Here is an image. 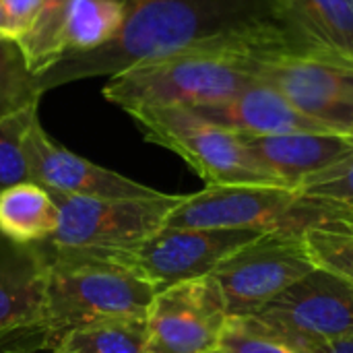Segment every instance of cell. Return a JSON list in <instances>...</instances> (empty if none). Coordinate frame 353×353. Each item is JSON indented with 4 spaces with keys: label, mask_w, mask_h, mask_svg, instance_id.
Segmentation results:
<instances>
[{
    "label": "cell",
    "mask_w": 353,
    "mask_h": 353,
    "mask_svg": "<svg viewBox=\"0 0 353 353\" xmlns=\"http://www.w3.org/2000/svg\"><path fill=\"white\" fill-rule=\"evenodd\" d=\"M4 17V39L19 41L39 14L41 0H0Z\"/></svg>",
    "instance_id": "484cf974"
},
{
    "label": "cell",
    "mask_w": 353,
    "mask_h": 353,
    "mask_svg": "<svg viewBox=\"0 0 353 353\" xmlns=\"http://www.w3.org/2000/svg\"><path fill=\"white\" fill-rule=\"evenodd\" d=\"M37 103H29L0 116V192L17 184L31 182L25 137L37 120Z\"/></svg>",
    "instance_id": "44dd1931"
},
{
    "label": "cell",
    "mask_w": 353,
    "mask_h": 353,
    "mask_svg": "<svg viewBox=\"0 0 353 353\" xmlns=\"http://www.w3.org/2000/svg\"><path fill=\"white\" fill-rule=\"evenodd\" d=\"M199 116L236 130L240 134H283V132H337L300 110H296L277 89L254 83L234 97L192 110Z\"/></svg>",
    "instance_id": "9a60e30c"
},
{
    "label": "cell",
    "mask_w": 353,
    "mask_h": 353,
    "mask_svg": "<svg viewBox=\"0 0 353 353\" xmlns=\"http://www.w3.org/2000/svg\"><path fill=\"white\" fill-rule=\"evenodd\" d=\"M147 321L101 323L66 333L48 353H143Z\"/></svg>",
    "instance_id": "ffe728a7"
},
{
    "label": "cell",
    "mask_w": 353,
    "mask_h": 353,
    "mask_svg": "<svg viewBox=\"0 0 353 353\" xmlns=\"http://www.w3.org/2000/svg\"><path fill=\"white\" fill-rule=\"evenodd\" d=\"M312 261L319 269L353 283V228L312 230L304 234Z\"/></svg>",
    "instance_id": "7402d4cb"
},
{
    "label": "cell",
    "mask_w": 353,
    "mask_h": 353,
    "mask_svg": "<svg viewBox=\"0 0 353 353\" xmlns=\"http://www.w3.org/2000/svg\"><path fill=\"white\" fill-rule=\"evenodd\" d=\"M240 137L252 155L292 188H298L306 178L353 155V137L345 132H283Z\"/></svg>",
    "instance_id": "4fadbf2b"
},
{
    "label": "cell",
    "mask_w": 353,
    "mask_h": 353,
    "mask_svg": "<svg viewBox=\"0 0 353 353\" xmlns=\"http://www.w3.org/2000/svg\"><path fill=\"white\" fill-rule=\"evenodd\" d=\"M254 319L277 333L319 341L353 339V283L314 269L259 310Z\"/></svg>",
    "instance_id": "8fae6325"
},
{
    "label": "cell",
    "mask_w": 353,
    "mask_h": 353,
    "mask_svg": "<svg viewBox=\"0 0 353 353\" xmlns=\"http://www.w3.org/2000/svg\"><path fill=\"white\" fill-rule=\"evenodd\" d=\"M60 213L52 194L35 182L0 192V234L14 244H39L54 238Z\"/></svg>",
    "instance_id": "e0dca14e"
},
{
    "label": "cell",
    "mask_w": 353,
    "mask_h": 353,
    "mask_svg": "<svg viewBox=\"0 0 353 353\" xmlns=\"http://www.w3.org/2000/svg\"><path fill=\"white\" fill-rule=\"evenodd\" d=\"M126 19L122 0H74L66 19V54H85L110 43Z\"/></svg>",
    "instance_id": "ac0fdd59"
},
{
    "label": "cell",
    "mask_w": 353,
    "mask_h": 353,
    "mask_svg": "<svg viewBox=\"0 0 353 353\" xmlns=\"http://www.w3.org/2000/svg\"><path fill=\"white\" fill-rule=\"evenodd\" d=\"M277 14L306 52L353 62V0H277Z\"/></svg>",
    "instance_id": "2e32d148"
},
{
    "label": "cell",
    "mask_w": 353,
    "mask_h": 353,
    "mask_svg": "<svg viewBox=\"0 0 353 353\" xmlns=\"http://www.w3.org/2000/svg\"><path fill=\"white\" fill-rule=\"evenodd\" d=\"M39 93L33 83V74L23 60L0 64V116L21 110L39 101Z\"/></svg>",
    "instance_id": "cb8c5ba5"
},
{
    "label": "cell",
    "mask_w": 353,
    "mask_h": 353,
    "mask_svg": "<svg viewBox=\"0 0 353 353\" xmlns=\"http://www.w3.org/2000/svg\"><path fill=\"white\" fill-rule=\"evenodd\" d=\"M259 236L252 230H182L163 225L139 248L130 269L161 292L211 275L219 263Z\"/></svg>",
    "instance_id": "30bf717a"
},
{
    "label": "cell",
    "mask_w": 353,
    "mask_h": 353,
    "mask_svg": "<svg viewBox=\"0 0 353 353\" xmlns=\"http://www.w3.org/2000/svg\"><path fill=\"white\" fill-rule=\"evenodd\" d=\"M74 0H41L31 29L17 41L27 70L37 77L66 54L64 29Z\"/></svg>",
    "instance_id": "d6986e66"
},
{
    "label": "cell",
    "mask_w": 353,
    "mask_h": 353,
    "mask_svg": "<svg viewBox=\"0 0 353 353\" xmlns=\"http://www.w3.org/2000/svg\"><path fill=\"white\" fill-rule=\"evenodd\" d=\"M217 350L221 353H296L254 316H228Z\"/></svg>",
    "instance_id": "603a6c76"
},
{
    "label": "cell",
    "mask_w": 353,
    "mask_h": 353,
    "mask_svg": "<svg viewBox=\"0 0 353 353\" xmlns=\"http://www.w3.org/2000/svg\"><path fill=\"white\" fill-rule=\"evenodd\" d=\"M261 323V321H259ZM265 327V325H263ZM273 337H277L281 343H285L290 350L296 353H353V339H341V341H319V339H308V337H298V335H288V333H277L269 327H265Z\"/></svg>",
    "instance_id": "83f0119b"
},
{
    "label": "cell",
    "mask_w": 353,
    "mask_h": 353,
    "mask_svg": "<svg viewBox=\"0 0 353 353\" xmlns=\"http://www.w3.org/2000/svg\"><path fill=\"white\" fill-rule=\"evenodd\" d=\"M46 275L43 242L14 244L0 234V333L43 325Z\"/></svg>",
    "instance_id": "5bb4252c"
},
{
    "label": "cell",
    "mask_w": 353,
    "mask_h": 353,
    "mask_svg": "<svg viewBox=\"0 0 353 353\" xmlns=\"http://www.w3.org/2000/svg\"><path fill=\"white\" fill-rule=\"evenodd\" d=\"M298 188L312 196H327L353 205V155L306 178Z\"/></svg>",
    "instance_id": "d4e9b609"
},
{
    "label": "cell",
    "mask_w": 353,
    "mask_h": 353,
    "mask_svg": "<svg viewBox=\"0 0 353 353\" xmlns=\"http://www.w3.org/2000/svg\"><path fill=\"white\" fill-rule=\"evenodd\" d=\"M0 39H4V17H2V8H0Z\"/></svg>",
    "instance_id": "f546056e"
},
{
    "label": "cell",
    "mask_w": 353,
    "mask_h": 353,
    "mask_svg": "<svg viewBox=\"0 0 353 353\" xmlns=\"http://www.w3.org/2000/svg\"><path fill=\"white\" fill-rule=\"evenodd\" d=\"M60 221L50 242L60 252L112 259L130 267L139 248L155 236L170 213L182 203L180 194L153 199H89L48 190Z\"/></svg>",
    "instance_id": "5b68a950"
},
{
    "label": "cell",
    "mask_w": 353,
    "mask_h": 353,
    "mask_svg": "<svg viewBox=\"0 0 353 353\" xmlns=\"http://www.w3.org/2000/svg\"><path fill=\"white\" fill-rule=\"evenodd\" d=\"M126 19L105 46L64 54L33 77L43 95L50 89L91 77H114L137 64L170 58L199 46L279 23L277 0H122Z\"/></svg>",
    "instance_id": "6da1fadb"
},
{
    "label": "cell",
    "mask_w": 353,
    "mask_h": 353,
    "mask_svg": "<svg viewBox=\"0 0 353 353\" xmlns=\"http://www.w3.org/2000/svg\"><path fill=\"white\" fill-rule=\"evenodd\" d=\"M50 350L52 339L43 325L0 333V353H37Z\"/></svg>",
    "instance_id": "4316f807"
},
{
    "label": "cell",
    "mask_w": 353,
    "mask_h": 353,
    "mask_svg": "<svg viewBox=\"0 0 353 353\" xmlns=\"http://www.w3.org/2000/svg\"><path fill=\"white\" fill-rule=\"evenodd\" d=\"M182 230H252L259 234H298L353 228V205L312 196L292 186H207L184 196L165 219Z\"/></svg>",
    "instance_id": "277c9868"
},
{
    "label": "cell",
    "mask_w": 353,
    "mask_h": 353,
    "mask_svg": "<svg viewBox=\"0 0 353 353\" xmlns=\"http://www.w3.org/2000/svg\"><path fill=\"white\" fill-rule=\"evenodd\" d=\"M25 155L31 182L46 190L89 199H153L161 194L58 145L41 128L39 118L25 137Z\"/></svg>",
    "instance_id": "7c38bea8"
},
{
    "label": "cell",
    "mask_w": 353,
    "mask_h": 353,
    "mask_svg": "<svg viewBox=\"0 0 353 353\" xmlns=\"http://www.w3.org/2000/svg\"><path fill=\"white\" fill-rule=\"evenodd\" d=\"M283 52L304 50L279 21L170 58L137 64L110 77L101 93L124 112L215 105L259 83L261 64Z\"/></svg>",
    "instance_id": "7a4b0ae2"
},
{
    "label": "cell",
    "mask_w": 353,
    "mask_h": 353,
    "mask_svg": "<svg viewBox=\"0 0 353 353\" xmlns=\"http://www.w3.org/2000/svg\"><path fill=\"white\" fill-rule=\"evenodd\" d=\"M145 139L180 155L207 186H288L267 170L236 130L186 108H141L126 112Z\"/></svg>",
    "instance_id": "8992f818"
},
{
    "label": "cell",
    "mask_w": 353,
    "mask_h": 353,
    "mask_svg": "<svg viewBox=\"0 0 353 353\" xmlns=\"http://www.w3.org/2000/svg\"><path fill=\"white\" fill-rule=\"evenodd\" d=\"M314 269L319 267L304 236L261 234L219 263L211 275L230 316H254Z\"/></svg>",
    "instance_id": "52a82bcc"
},
{
    "label": "cell",
    "mask_w": 353,
    "mask_h": 353,
    "mask_svg": "<svg viewBox=\"0 0 353 353\" xmlns=\"http://www.w3.org/2000/svg\"><path fill=\"white\" fill-rule=\"evenodd\" d=\"M223 294L213 275L155 294L147 316L143 353H209L219 347L228 321Z\"/></svg>",
    "instance_id": "9c48e42d"
},
{
    "label": "cell",
    "mask_w": 353,
    "mask_h": 353,
    "mask_svg": "<svg viewBox=\"0 0 353 353\" xmlns=\"http://www.w3.org/2000/svg\"><path fill=\"white\" fill-rule=\"evenodd\" d=\"M352 137H353V128H352Z\"/></svg>",
    "instance_id": "1f68e13d"
},
{
    "label": "cell",
    "mask_w": 353,
    "mask_h": 353,
    "mask_svg": "<svg viewBox=\"0 0 353 353\" xmlns=\"http://www.w3.org/2000/svg\"><path fill=\"white\" fill-rule=\"evenodd\" d=\"M259 83L277 89L308 118L352 134L353 62L319 52H283L259 68Z\"/></svg>",
    "instance_id": "ba28073f"
},
{
    "label": "cell",
    "mask_w": 353,
    "mask_h": 353,
    "mask_svg": "<svg viewBox=\"0 0 353 353\" xmlns=\"http://www.w3.org/2000/svg\"><path fill=\"white\" fill-rule=\"evenodd\" d=\"M48 256L43 327L52 347L70 331L120 321H147L157 290L134 269L85 254L60 252L43 242Z\"/></svg>",
    "instance_id": "3957f363"
},
{
    "label": "cell",
    "mask_w": 353,
    "mask_h": 353,
    "mask_svg": "<svg viewBox=\"0 0 353 353\" xmlns=\"http://www.w3.org/2000/svg\"><path fill=\"white\" fill-rule=\"evenodd\" d=\"M209 353H221L219 350H213V352H209Z\"/></svg>",
    "instance_id": "4dcf8cb0"
},
{
    "label": "cell",
    "mask_w": 353,
    "mask_h": 353,
    "mask_svg": "<svg viewBox=\"0 0 353 353\" xmlns=\"http://www.w3.org/2000/svg\"><path fill=\"white\" fill-rule=\"evenodd\" d=\"M17 60H23L17 43L8 41V39H0V64H10V62H17Z\"/></svg>",
    "instance_id": "f1b7e54d"
}]
</instances>
